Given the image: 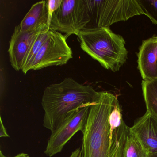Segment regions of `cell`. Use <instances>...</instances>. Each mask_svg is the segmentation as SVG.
I'll list each match as a JSON object with an SVG mask.
<instances>
[{"label":"cell","mask_w":157,"mask_h":157,"mask_svg":"<svg viewBox=\"0 0 157 157\" xmlns=\"http://www.w3.org/2000/svg\"><path fill=\"white\" fill-rule=\"evenodd\" d=\"M82 133V157H123L130 133L117 97L99 92L90 106Z\"/></svg>","instance_id":"1"},{"label":"cell","mask_w":157,"mask_h":157,"mask_svg":"<svg viewBox=\"0 0 157 157\" xmlns=\"http://www.w3.org/2000/svg\"><path fill=\"white\" fill-rule=\"evenodd\" d=\"M99 93L91 86L81 84L71 78L49 85L41 101L44 112L43 126L53 132L78 109L94 101Z\"/></svg>","instance_id":"2"},{"label":"cell","mask_w":157,"mask_h":157,"mask_svg":"<svg viewBox=\"0 0 157 157\" xmlns=\"http://www.w3.org/2000/svg\"><path fill=\"white\" fill-rule=\"evenodd\" d=\"M77 36L81 49L106 69L117 72L126 62L125 41L109 27H85Z\"/></svg>","instance_id":"3"},{"label":"cell","mask_w":157,"mask_h":157,"mask_svg":"<svg viewBox=\"0 0 157 157\" xmlns=\"http://www.w3.org/2000/svg\"><path fill=\"white\" fill-rule=\"evenodd\" d=\"M94 27H109L116 23L145 15L138 0H85Z\"/></svg>","instance_id":"4"},{"label":"cell","mask_w":157,"mask_h":157,"mask_svg":"<svg viewBox=\"0 0 157 157\" xmlns=\"http://www.w3.org/2000/svg\"><path fill=\"white\" fill-rule=\"evenodd\" d=\"M91 22L85 0H62L61 5L53 13L49 30L78 36Z\"/></svg>","instance_id":"5"},{"label":"cell","mask_w":157,"mask_h":157,"mask_svg":"<svg viewBox=\"0 0 157 157\" xmlns=\"http://www.w3.org/2000/svg\"><path fill=\"white\" fill-rule=\"evenodd\" d=\"M49 35L43 44L30 67L38 70L51 66H62L72 58V51L67 42V36L49 30Z\"/></svg>","instance_id":"6"},{"label":"cell","mask_w":157,"mask_h":157,"mask_svg":"<svg viewBox=\"0 0 157 157\" xmlns=\"http://www.w3.org/2000/svg\"><path fill=\"white\" fill-rule=\"evenodd\" d=\"M91 104H87L78 109L55 131L51 132L44 151L47 156L53 157L60 153L76 133L82 131L87 122Z\"/></svg>","instance_id":"7"},{"label":"cell","mask_w":157,"mask_h":157,"mask_svg":"<svg viewBox=\"0 0 157 157\" xmlns=\"http://www.w3.org/2000/svg\"><path fill=\"white\" fill-rule=\"evenodd\" d=\"M48 26L32 31H22L19 25L14 29L10 41L8 52L11 65L15 70H21L23 62L30 46L39 33Z\"/></svg>","instance_id":"8"},{"label":"cell","mask_w":157,"mask_h":157,"mask_svg":"<svg viewBox=\"0 0 157 157\" xmlns=\"http://www.w3.org/2000/svg\"><path fill=\"white\" fill-rule=\"evenodd\" d=\"M130 131L138 139L149 154L157 152V117L146 112L136 120Z\"/></svg>","instance_id":"9"},{"label":"cell","mask_w":157,"mask_h":157,"mask_svg":"<svg viewBox=\"0 0 157 157\" xmlns=\"http://www.w3.org/2000/svg\"><path fill=\"white\" fill-rule=\"evenodd\" d=\"M137 57L138 69L143 80L157 78V36L142 42Z\"/></svg>","instance_id":"10"},{"label":"cell","mask_w":157,"mask_h":157,"mask_svg":"<svg viewBox=\"0 0 157 157\" xmlns=\"http://www.w3.org/2000/svg\"><path fill=\"white\" fill-rule=\"evenodd\" d=\"M22 31L37 30L48 26V10L47 1H42L33 5L19 25Z\"/></svg>","instance_id":"11"},{"label":"cell","mask_w":157,"mask_h":157,"mask_svg":"<svg viewBox=\"0 0 157 157\" xmlns=\"http://www.w3.org/2000/svg\"><path fill=\"white\" fill-rule=\"evenodd\" d=\"M141 86L147 112L157 117V78L143 80Z\"/></svg>","instance_id":"12"},{"label":"cell","mask_w":157,"mask_h":157,"mask_svg":"<svg viewBox=\"0 0 157 157\" xmlns=\"http://www.w3.org/2000/svg\"><path fill=\"white\" fill-rule=\"evenodd\" d=\"M49 31V29L47 28L40 32L30 46L23 62L21 71L25 75L30 71V67L33 61L41 49L43 44L48 38Z\"/></svg>","instance_id":"13"},{"label":"cell","mask_w":157,"mask_h":157,"mask_svg":"<svg viewBox=\"0 0 157 157\" xmlns=\"http://www.w3.org/2000/svg\"><path fill=\"white\" fill-rule=\"evenodd\" d=\"M148 152L138 139L130 132L128 137L123 157H149Z\"/></svg>","instance_id":"14"},{"label":"cell","mask_w":157,"mask_h":157,"mask_svg":"<svg viewBox=\"0 0 157 157\" xmlns=\"http://www.w3.org/2000/svg\"><path fill=\"white\" fill-rule=\"evenodd\" d=\"M145 15L152 23L157 25V0H138Z\"/></svg>","instance_id":"15"},{"label":"cell","mask_w":157,"mask_h":157,"mask_svg":"<svg viewBox=\"0 0 157 157\" xmlns=\"http://www.w3.org/2000/svg\"><path fill=\"white\" fill-rule=\"evenodd\" d=\"M62 2V0H48V1H47L48 10V28H49V25H50L53 13L59 8Z\"/></svg>","instance_id":"16"},{"label":"cell","mask_w":157,"mask_h":157,"mask_svg":"<svg viewBox=\"0 0 157 157\" xmlns=\"http://www.w3.org/2000/svg\"><path fill=\"white\" fill-rule=\"evenodd\" d=\"M0 137H9L10 136L7 132V130L4 126V124L2 122V118L1 117L0 118Z\"/></svg>","instance_id":"17"},{"label":"cell","mask_w":157,"mask_h":157,"mask_svg":"<svg viewBox=\"0 0 157 157\" xmlns=\"http://www.w3.org/2000/svg\"><path fill=\"white\" fill-rule=\"evenodd\" d=\"M69 157H82V150L80 148L76 149L71 152V154Z\"/></svg>","instance_id":"18"},{"label":"cell","mask_w":157,"mask_h":157,"mask_svg":"<svg viewBox=\"0 0 157 157\" xmlns=\"http://www.w3.org/2000/svg\"><path fill=\"white\" fill-rule=\"evenodd\" d=\"M0 157H7V156H5L4 154L2 153V151H0ZM30 157L29 155L28 154H26L25 153H21L20 154H17L16 156H13V157Z\"/></svg>","instance_id":"19"},{"label":"cell","mask_w":157,"mask_h":157,"mask_svg":"<svg viewBox=\"0 0 157 157\" xmlns=\"http://www.w3.org/2000/svg\"><path fill=\"white\" fill-rule=\"evenodd\" d=\"M149 157H157V152L153 154H150L149 155Z\"/></svg>","instance_id":"20"}]
</instances>
